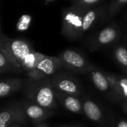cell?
Wrapping results in <instances>:
<instances>
[{
  "label": "cell",
  "instance_id": "7c38bea8",
  "mask_svg": "<svg viewBox=\"0 0 127 127\" xmlns=\"http://www.w3.org/2000/svg\"><path fill=\"white\" fill-rule=\"evenodd\" d=\"M25 82L19 78H5L0 83V97H7L25 86Z\"/></svg>",
  "mask_w": 127,
  "mask_h": 127
},
{
  "label": "cell",
  "instance_id": "30bf717a",
  "mask_svg": "<svg viewBox=\"0 0 127 127\" xmlns=\"http://www.w3.org/2000/svg\"><path fill=\"white\" fill-rule=\"evenodd\" d=\"M105 75L117 100L121 101V103H127V77L110 73H106Z\"/></svg>",
  "mask_w": 127,
  "mask_h": 127
},
{
  "label": "cell",
  "instance_id": "2e32d148",
  "mask_svg": "<svg viewBox=\"0 0 127 127\" xmlns=\"http://www.w3.org/2000/svg\"><path fill=\"white\" fill-rule=\"evenodd\" d=\"M21 72V71L13 64L6 52L0 48V74H3L6 72Z\"/></svg>",
  "mask_w": 127,
  "mask_h": 127
},
{
  "label": "cell",
  "instance_id": "8992f818",
  "mask_svg": "<svg viewBox=\"0 0 127 127\" xmlns=\"http://www.w3.org/2000/svg\"><path fill=\"white\" fill-rule=\"evenodd\" d=\"M63 68L60 60L58 57L45 56L36 68L28 76L29 80H40L51 77Z\"/></svg>",
  "mask_w": 127,
  "mask_h": 127
},
{
  "label": "cell",
  "instance_id": "8fae6325",
  "mask_svg": "<svg viewBox=\"0 0 127 127\" xmlns=\"http://www.w3.org/2000/svg\"><path fill=\"white\" fill-rule=\"evenodd\" d=\"M56 98L67 110L74 113H81L83 105L77 97L55 89Z\"/></svg>",
  "mask_w": 127,
  "mask_h": 127
},
{
  "label": "cell",
  "instance_id": "7a4b0ae2",
  "mask_svg": "<svg viewBox=\"0 0 127 127\" xmlns=\"http://www.w3.org/2000/svg\"><path fill=\"white\" fill-rule=\"evenodd\" d=\"M87 10L75 4L63 10L62 33L66 38L76 40L83 36V17Z\"/></svg>",
  "mask_w": 127,
  "mask_h": 127
},
{
  "label": "cell",
  "instance_id": "6da1fadb",
  "mask_svg": "<svg viewBox=\"0 0 127 127\" xmlns=\"http://www.w3.org/2000/svg\"><path fill=\"white\" fill-rule=\"evenodd\" d=\"M24 93L28 100L48 109L57 108L55 89L51 83L50 77L40 80H29L25 82Z\"/></svg>",
  "mask_w": 127,
  "mask_h": 127
},
{
  "label": "cell",
  "instance_id": "7402d4cb",
  "mask_svg": "<svg viewBox=\"0 0 127 127\" xmlns=\"http://www.w3.org/2000/svg\"><path fill=\"white\" fill-rule=\"evenodd\" d=\"M116 127H127V121L126 120H120L118 121Z\"/></svg>",
  "mask_w": 127,
  "mask_h": 127
},
{
  "label": "cell",
  "instance_id": "d4e9b609",
  "mask_svg": "<svg viewBox=\"0 0 127 127\" xmlns=\"http://www.w3.org/2000/svg\"><path fill=\"white\" fill-rule=\"evenodd\" d=\"M81 127L80 126H66V127Z\"/></svg>",
  "mask_w": 127,
  "mask_h": 127
},
{
  "label": "cell",
  "instance_id": "ac0fdd59",
  "mask_svg": "<svg viewBox=\"0 0 127 127\" xmlns=\"http://www.w3.org/2000/svg\"><path fill=\"white\" fill-rule=\"evenodd\" d=\"M97 18V10L88 9L86 10V12L85 13L84 17H83V28H82L83 35L84 33H86L91 28V27L95 23Z\"/></svg>",
  "mask_w": 127,
  "mask_h": 127
},
{
  "label": "cell",
  "instance_id": "5b68a950",
  "mask_svg": "<svg viewBox=\"0 0 127 127\" xmlns=\"http://www.w3.org/2000/svg\"><path fill=\"white\" fill-rule=\"evenodd\" d=\"M50 80L55 89L76 97L81 95V86L77 79L68 72L59 71Z\"/></svg>",
  "mask_w": 127,
  "mask_h": 127
},
{
  "label": "cell",
  "instance_id": "5bb4252c",
  "mask_svg": "<svg viewBox=\"0 0 127 127\" xmlns=\"http://www.w3.org/2000/svg\"><path fill=\"white\" fill-rule=\"evenodd\" d=\"M92 80L94 85L96 86V88L99 91H100L102 92L108 93L109 95H112L114 99L117 100L115 93L113 92L112 89H111V87L109 86V81H108L105 74L102 73L100 71L94 70L92 72Z\"/></svg>",
  "mask_w": 127,
  "mask_h": 127
},
{
  "label": "cell",
  "instance_id": "277c9868",
  "mask_svg": "<svg viewBox=\"0 0 127 127\" xmlns=\"http://www.w3.org/2000/svg\"><path fill=\"white\" fill-rule=\"evenodd\" d=\"M63 68L76 73H89L95 70V67L86 58L74 50H65L59 56Z\"/></svg>",
  "mask_w": 127,
  "mask_h": 127
},
{
  "label": "cell",
  "instance_id": "52a82bcc",
  "mask_svg": "<svg viewBox=\"0 0 127 127\" xmlns=\"http://www.w3.org/2000/svg\"><path fill=\"white\" fill-rule=\"evenodd\" d=\"M27 121L23 101L13 102L7 105L0 114V127H7L14 122L26 124Z\"/></svg>",
  "mask_w": 127,
  "mask_h": 127
},
{
  "label": "cell",
  "instance_id": "603a6c76",
  "mask_svg": "<svg viewBox=\"0 0 127 127\" xmlns=\"http://www.w3.org/2000/svg\"><path fill=\"white\" fill-rule=\"evenodd\" d=\"M122 107L124 111L127 114V103H122Z\"/></svg>",
  "mask_w": 127,
  "mask_h": 127
},
{
  "label": "cell",
  "instance_id": "ba28073f",
  "mask_svg": "<svg viewBox=\"0 0 127 127\" xmlns=\"http://www.w3.org/2000/svg\"><path fill=\"white\" fill-rule=\"evenodd\" d=\"M24 111L28 120L36 124L52 117L55 112L53 109L43 108L31 101H23Z\"/></svg>",
  "mask_w": 127,
  "mask_h": 127
},
{
  "label": "cell",
  "instance_id": "484cf974",
  "mask_svg": "<svg viewBox=\"0 0 127 127\" xmlns=\"http://www.w3.org/2000/svg\"><path fill=\"white\" fill-rule=\"evenodd\" d=\"M7 127H17V126H11V125H10V126H8Z\"/></svg>",
  "mask_w": 127,
  "mask_h": 127
},
{
  "label": "cell",
  "instance_id": "ffe728a7",
  "mask_svg": "<svg viewBox=\"0 0 127 127\" xmlns=\"http://www.w3.org/2000/svg\"><path fill=\"white\" fill-rule=\"evenodd\" d=\"M31 22V16L30 15L28 14L22 15L19 18V21L17 22L16 28L19 31H26L29 28Z\"/></svg>",
  "mask_w": 127,
  "mask_h": 127
},
{
  "label": "cell",
  "instance_id": "9c48e42d",
  "mask_svg": "<svg viewBox=\"0 0 127 127\" xmlns=\"http://www.w3.org/2000/svg\"><path fill=\"white\" fill-rule=\"evenodd\" d=\"M120 36V30L115 25H109L102 29L92 41V48L97 50L100 47L113 44Z\"/></svg>",
  "mask_w": 127,
  "mask_h": 127
},
{
  "label": "cell",
  "instance_id": "e0dca14e",
  "mask_svg": "<svg viewBox=\"0 0 127 127\" xmlns=\"http://www.w3.org/2000/svg\"><path fill=\"white\" fill-rule=\"evenodd\" d=\"M113 56L117 63L127 72V47L118 45L114 48Z\"/></svg>",
  "mask_w": 127,
  "mask_h": 127
},
{
  "label": "cell",
  "instance_id": "44dd1931",
  "mask_svg": "<svg viewBox=\"0 0 127 127\" xmlns=\"http://www.w3.org/2000/svg\"><path fill=\"white\" fill-rule=\"evenodd\" d=\"M100 0H74L75 5L84 9H89V7L97 4Z\"/></svg>",
  "mask_w": 127,
  "mask_h": 127
},
{
  "label": "cell",
  "instance_id": "9a60e30c",
  "mask_svg": "<svg viewBox=\"0 0 127 127\" xmlns=\"http://www.w3.org/2000/svg\"><path fill=\"white\" fill-rule=\"evenodd\" d=\"M45 56V55L42 54V53L37 52L34 50L32 51L28 55H27L23 61L22 66V71L26 72L27 75L33 72L36 68L40 62L43 60Z\"/></svg>",
  "mask_w": 127,
  "mask_h": 127
},
{
  "label": "cell",
  "instance_id": "4fadbf2b",
  "mask_svg": "<svg viewBox=\"0 0 127 127\" xmlns=\"http://www.w3.org/2000/svg\"><path fill=\"white\" fill-rule=\"evenodd\" d=\"M83 110L89 119L100 125H103V115L100 108L97 103L89 99H86L83 104Z\"/></svg>",
  "mask_w": 127,
  "mask_h": 127
},
{
  "label": "cell",
  "instance_id": "3957f363",
  "mask_svg": "<svg viewBox=\"0 0 127 127\" xmlns=\"http://www.w3.org/2000/svg\"><path fill=\"white\" fill-rule=\"evenodd\" d=\"M0 48H2L6 52L13 64L21 71H22V66L25 58L33 51L28 42L19 39H10L1 31L0 36Z\"/></svg>",
  "mask_w": 127,
  "mask_h": 127
},
{
  "label": "cell",
  "instance_id": "d6986e66",
  "mask_svg": "<svg viewBox=\"0 0 127 127\" xmlns=\"http://www.w3.org/2000/svg\"><path fill=\"white\" fill-rule=\"evenodd\" d=\"M127 3V0H113L109 9V14H108L109 19L113 17Z\"/></svg>",
  "mask_w": 127,
  "mask_h": 127
},
{
  "label": "cell",
  "instance_id": "4316f807",
  "mask_svg": "<svg viewBox=\"0 0 127 127\" xmlns=\"http://www.w3.org/2000/svg\"><path fill=\"white\" fill-rule=\"evenodd\" d=\"M54 0H46L47 2H51V1H53Z\"/></svg>",
  "mask_w": 127,
  "mask_h": 127
},
{
  "label": "cell",
  "instance_id": "cb8c5ba5",
  "mask_svg": "<svg viewBox=\"0 0 127 127\" xmlns=\"http://www.w3.org/2000/svg\"><path fill=\"white\" fill-rule=\"evenodd\" d=\"M35 127H48L47 125H45V124H42V123H40V124H36V126Z\"/></svg>",
  "mask_w": 127,
  "mask_h": 127
}]
</instances>
